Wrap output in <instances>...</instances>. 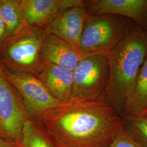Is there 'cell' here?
I'll return each mask as SVG.
<instances>
[{
	"label": "cell",
	"instance_id": "cell-5",
	"mask_svg": "<svg viewBox=\"0 0 147 147\" xmlns=\"http://www.w3.org/2000/svg\"><path fill=\"white\" fill-rule=\"evenodd\" d=\"M30 117L20 95L5 76L0 61V134L20 146L22 129Z\"/></svg>",
	"mask_w": 147,
	"mask_h": 147
},
{
	"label": "cell",
	"instance_id": "cell-14",
	"mask_svg": "<svg viewBox=\"0 0 147 147\" xmlns=\"http://www.w3.org/2000/svg\"><path fill=\"white\" fill-rule=\"evenodd\" d=\"M20 147H65L38 119L30 117L23 127Z\"/></svg>",
	"mask_w": 147,
	"mask_h": 147
},
{
	"label": "cell",
	"instance_id": "cell-11",
	"mask_svg": "<svg viewBox=\"0 0 147 147\" xmlns=\"http://www.w3.org/2000/svg\"><path fill=\"white\" fill-rule=\"evenodd\" d=\"M36 76L58 101L65 102L73 97V71L53 64L45 63Z\"/></svg>",
	"mask_w": 147,
	"mask_h": 147
},
{
	"label": "cell",
	"instance_id": "cell-1",
	"mask_svg": "<svg viewBox=\"0 0 147 147\" xmlns=\"http://www.w3.org/2000/svg\"><path fill=\"white\" fill-rule=\"evenodd\" d=\"M38 120L65 147H107L123 127L121 117L101 96H73Z\"/></svg>",
	"mask_w": 147,
	"mask_h": 147
},
{
	"label": "cell",
	"instance_id": "cell-4",
	"mask_svg": "<svg viewBox=\"0 0 147 147\" xmlns=\"http://www.w3.org/2000/svg\"><path fill=\"white\" fill-rule=\"evenodd\" d=\"M130 22L115 14L89 16L80 39L81 57L110 53L125 35Z\"/></svg>",
	"mask_w": 147,
	"mask_h": 147
},
{
	"label": "cell",
	"instance_id": "cell-19",
	"mask_svg": "<svg viewBox=\"0 0 147 147\" xmlns=\"http://www.w3.org/2000/svg\"><path fill=\"white\" fill-rule=\"evenodd\" d=\"M0 147H20L5 137L0 136Z\"/></svg>",
	"mask_w": 147,
	"mask_h": 147
},
{
	"label": "cell",
	"instance_id": "cell-10",
	"mask_svg": "<svg viewBox=\"0 0 147 147\" xmlns=\"http://www.w3.org/2000/svg\"><path fill=\"white\" fill-rule=\"evenodd\" d=\"M25 21L31 26L45 28L68 9L84 5V0H21Z\"/></svg>",
	"mask_w": 147,
	"mask_h": 147
},
{
	"label": "cell",
	"instance_id": "cell-21",
	"mask_svg": "<svg viewBox=\"0 0 147 147\" xmlns=\"http://www.w3.org/2000/svg\"><path fill=\"white\" fill-rule=\"evenodd\" d=\"M0 136H2V135H1V134H0ZM3 137V136H2Z\"/></svg>",
	"mask_w": 147,
	"mask_h": 147
},
{
	"label": "cell",
	"instance_id": "cell-7",
	"mask_svg": "<svg viewBox=\"0 0 147 147\" xmlns=\"http://www.w3.org/2000/svg\"><path fill=\"white\" fill-rule=\"evenodd\" d=\"M4 71L6 78L20 95L24 106L32 118L38 119L45 112L61 103L50 94L36 76L12 72L5 67Z\"/></svg>",
	"mask_w": 147,
	"mask_h": 147
},
{
	"label": "cell",
	"instance_id": "cell-12",
	"mask_svg": "<svg viewBox=\"0 0 147 147\" xmlns=\"http://www.w3.org/2000/svg\"><path fill=\"white\" fill-rule=\"evenodd\" d=\"M41 55L44 63H50L73 71L81 59L79 52L62 39L47 34L42 42Z\"/></svg>",
	"mask_w": 147,
	"mask_h": 147
},
{
	"label": "cell",
	"instance_id": "cell-15",
	"mask_svg": "<svg viewBox=\"0 0 147 147\" xmlns=\"http://www.w3.org/2000/svg\"><path fill=\"white\" fill-rule=\"evenodd\" d=\"M0 14L8 38L16 34L25 24L21 0H0Z\"/></svg>",
	"mask_w": 147,
	"mask_h": 147
},
{
	"label": "cell",
	"instance_id": "cell-16",
	"mask_svg": "<svg viewBox=\"0 0 147 147\" xmlns=\"http://www.w3.org/2000/svg\"><path fill=\"white\" fill-rule=\"evenodd\" d=\"M123 128L142 147H147V117H121Z\"/></svg>",
	"mask_w": 147,
	"mask_h": 147
},
{
	"label": "cell",
	"instance_id": "cell-17",
	"mask_svg": "<svg viewBox=\"0 0 147 147\" xmlns=\"http://www.w3.org/2000/svg\"><path fill=\"white\" fill-rule=\"evenodd\" d=\"M107 147H142L122 129Z\"/></svg>",
	"mask_w": 147,
	"mask_h": 147
},
{
	"label": "cell",
	"instance_id": "cell-6",
	"mask_svg": "<svg viewBox=\"0 0 147 147\" xmlns=\"http://www.w3.org/2000/svg\"><path fill=\"white\" fill-rule=\"evenodd\" d=\"M73 96L94 98L101 96L110 78L106 55L100 54L81 57L74 70Z\"/></svg>",
	"mask_w": 147,
	"mask_h": 147
},
{
	"label": "cell",
	"instance_id": "cell-18",
	"mask_svg": "<svg viewBox=\"0 0 147 147\" xmlns=\"http://www.w3.org/2000/svg\"><path fill=\"white\" fill-rule=\"evenodd\" d=\"M7 39L8 35L6 31L5 26L0 14V47L5 42Z\"/></svg>",
	"mask_w": 147,
	"mask_h": 147
},
{
	"label": "cell",
	"instance_id": "cell-13",
	"mask_svg": "<svg viewBox=\"0 0 147 147\" xmlns=\"http://www.w3.org/2000/svg\"><path fill=\"white\" fill-rule=\"evenodd\" d=\"M147 110V56L126 99L122 117H141Z\"/></svg>",
	"mask_w": 147,
	"mask_h": 147
},
{
	"label": "cell",
	"instance_id": "cell-8",
	"mask_svg": "<svg viewBox=\"0 0 147 147\" xmlns=\"http://www.w3.org/2000/svg\"><path fill=\"white\" fill-rule=\"evenodd\" d=\"M84 6L89 16H124L147 31V0H84Z\"/></svg>",
	"mask_w": 147,
	"mask_h": 147
},
{
	"label": "cell",
	"instance_id": "cell-20",
	"mask_svg": "<svg viewBox=\"0 0 147 147\" xmlns=\"http://www.w3.org/2000/svg\"><path fill=\"white\" fill-rule=\"evenodd\" d=\"M144 116H147V111H146V114H145V115Z\"/></svg>",
	"mask_w": 147,
	"mask_h": 147
},
{
	"label": "cell",
	"instance_id": "cell-3",
	"mask_svg": "<svg viewBox=\"0 0 147 147\" xmlns=\"http://www.w3.org/2000/svg\"><path fill=\"white\" fill-rule=\"evenodd\" d=\"M47 34L45 28L25 23L16 34L8 38L0 47L1 62L12 72L36 76L45 64L41 49Z\"/></svg>",
	"mask_w": 147,
	"mask_h": 147
},
{
	"label": "cell",
	"instance_id": "cell-9",
	"mask_svg": "<svg viewBox=\"0 0 147 147\" xmlns=\"http://www.w3.org/2000/svg\"><path fill=\"white\" fill-rule=\"evenodd\" d=\"M89 16L84 5L69 8L57 16L45 31L62 39L79 53L80 39Z\"/></svg>",
	"mask_w": 147,
	"mask_h": 147
},
{
	"label": "cell",
	"instance_id": "cell-2",
	"mask_svg": "<svg viewBox=\"0 0 147 147\" xmlns=\"http://www.w3.org/2000/svg\"><path fill=\"white\" fill-rule=\"evenodd\" d=\"M107 57L108 85L101 96L121 117L126 99L147 56V31L130 20L125 35Z\"/></svg>",
	"mask_w": 147,
	"mask_h": 147
}]
</instances>
